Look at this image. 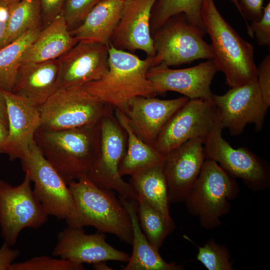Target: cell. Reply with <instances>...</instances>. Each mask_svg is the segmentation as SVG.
<instances>
[{"mask_svg":"<svg viewBox=\"0 0 270 270\" xmlns=\"http://www.w3.org/2000/svg\"><path fill=\"white\" fill-rule=\"evenodd\" d=\"M100 122L67 130H50L39 127L36 130L34 140L40 152L68 184L87 176L98 160Z\"/></svg>","mask_w":270,"mask_h":270,"instance_id":"1","label":"cell"},{"mask_svg":"<svg viewBox=\"0 0 270 270\" xmlns=\"http://www.w3.org/2000/svg\"><path fill=\"white\" fill-rule=\"evenodd\" d=\"M201 16L211 40L212 60L224 74L226 84L232 88L257 82L254 46L224 20L214 0H204Z\"/></svg>","mask_w":270,"mask_h":270,"instance_id":"2","label":"cell"},{"mask_svg":"<svg viewBox=\"0 0 270 270\" xmlns=\"http://www.w3.org/2000/svg\"><path fill=\"white\" fill-rule=\"evenodd\" d=\"M152 57L140 59L126 50L108 44V70L99 80L81 87L114 109L124 112L132 98L156 94L146 74L152 66Z\"/></svg>","mask_w":270,"mask_h":270,"instance_id":"3","label":"cell"},{"mask_svg":"<svg viewBox=\"0 0 270 270\" xmlns=\"http://www.w3.org/2000/svg\"><path fill=\"white\" fill-rule=\"evenodd\" d=\"M76 204L79 227L90 226L99 232L118 236L132 244L133 234L129 214L112 190L95 185L86 176L68 184Z\"/></svg>","mask_w":270,"mask_h":270,"instance_id":"4","label":"cell"},{"mask_svg":"<svg viewBox=\"0 0 270 270\" xmlns=\"http://www.w3.org/2000/svg\"><path fill=\"white\" fill-rule=\"evenodd\" d=\"M240 192L238 184L213 160L206 158L198 177L184 200L192 214L208 230L220 226V218L231 208L230 200Z\"/></svg>","mask_w":270,"mask_h":270,"instance_id":"5","label":"cell"},{"mask_svg":"<svg viewBox=\"0 0 270 270\" xmlns=\"http://www.w3.org/2000/svg\"><path fill=\"white\" fill-rule=\"evenodd\" d=\"M22 168L34 184V192L46 212L68 226L80 228L74 200L68 184L46 159L34 140L20 159Z\"/></svg>","mask_w":270,"mask_h":270,"instance_id":"6","label":"cell"},{"mask_svg":"<svg viewBox=\"0 0 270 270\" xmlns=\"http://www.w3.org/2000/svg\"><path fill=\"white\" fill-rule=\"evenodd\" d=\"M110 106L81 86L60 88L38 108L40 128L59 130L95 124Z\"/></svg>","mask_w":270,"mask_h":270,"instance_id":"7","label":"cell"},{"mask_svg":"<svg viewBox=\"0 0 270 270\" xmlns=\"http://www.w3.org/2000/svg\"><path fill=\"white\" fill-rule=\"evenodd\" d=\"M154 32L152 66L162 62L178 66L213 58L210 45L203 38L206 32L190 24L184 14L171 17Z\"/></svg>","mask_w":270,"mask_h":270,"instance_id":"8","label":"cell"},{"mask_svg":"<svg viewBox=\"0 0 270 270\" xmlns=\"http://www.w3.org/2000/svg\"><path fill=\"white\" fill-rule=\"evenodd\" d=\"M100 126V154L87 176L99 188L115 190L126 200H136V193L119 174L120 164L126 150L127 139L112 106L102 118Z\"/></svg>","mask_w":270,"mask_h":270,"instance_id":"9","label":"cell"},{"mask_svg":"<svg viewBox=\"0 0 270 270\" xmlns=\"http://www.w3.org/2000/svg\"><path fill=\"white\" fill-rule=\"evenodd\" d=\"M25 173L22 182L13 186L0 180V228L4 242L12 246L25 228H38L48 220Z\"/></svg>","mask_w":270,"mask_h":270,"instance_id":"10","label":"cell"},{"mask_svg":"<svg viewBox=\"0 0 270 270\" xmlns=\"http://www.w3.org/2000/svg\"><path fill=\"white\" fill-rule=\"evenodd\" d=\"M223 129L218 118L204 144L206 158L217 162L230 176L242 179L255 191L268 188L270 184L268 163L248 148H233L222 137Z\"/></svg>","mask_w":270,"mask_h":270,"instance_id":"11","label":"cell"},{"mask_svg":"<svg viewBox=\"0 0 270 270\" xmlns=\"http://www.w3.org/2000/svg\"><path fill=\"white\" fill-rule=\"evenodd\" d=\"M217 118V109L213 102L189 99L165 124L153 147L166 156L190 140L200 138L204 142Z\"/></svg>","mask_w":270,"mask_h":270,"instance_id":"12","label":"cell"},{"mask_svg":"<svg viewBox=\"0 0 270 270\" xmlns=\"http://www.w3.org/2000/svg\"><path fill=\"white\" fill-rule=\"evenodd\" d=\"M213 102L222 129L228 130L232 136L242 134L249 124L261 130L269 107L257 82L232 88L222 95L214 94Z\"/></svg>","mask_w":270,"mask_h":270,"instance_id":"13","label":"cell"},{"mask_svg":"<svg viewBox=\"0 0 270 270\" xmlns=\"http://www.w3.org/2000/svg\"><path fill=\"white\" fill-rule=\"evenodd\" d=\"M218 72L212 60L180 69L170 68L162 62L150 67L146 77L152 84L156 94L172 91L189 99L200 98L213 102L214 94L210 85Z\"/></svg>","mask_w":270,"mask_h":270,"instance_id":"14","label":"cell"},{"mask_svg":"<svg viewBox=\"0 0 270 270\" xmlns=\"http://www.w3.org/2000/svg\"><path fill=\"white\" fill-rule=\"evenodd\" d=\"M204 141L190 140L165 156L164 172L170 203L184 202L206 160Z\"/></svg>","mask_w":270,"mask_h":270,"instance_id":"15","label":"cell"},{"mask_svg":"<svg viewBox=\"0 0 270 270\" xmlns=\"http://www.w3.org/2000/svg\"><path fill=\"white\" fill-rule=\"evenodd\" d=\"M58 60L60 88L82 86L100 79L108 70V44L80 40Z\"/></svg>","mask_w":270,"mask_h":270,"instance_id":"16","label":"cell"},{"mask_svg":"<svg viewBox=\"0 0 270 270\" xmlns=\"http://www.w3.org/2000/svg\"><path fill=\"white\" fill-rule=\"evenodd\" d=\"M52 254L82 265L110 260L128 262L130 257L108 244L104 233L88 234L83 228L68 226L58 234Z\"/></svg>","mask_w":270,"mask_h":270,"instance_id":"17","label":"cell"},{"mask_svg":"<svg viewBox=\"0 0 270 270\" xmlns=\"http://www.w3.org/2000/svg\"><path fill=\"white\" fill-rule=\"evenodd\" d=\"M0 90L6 102L8 121V135L0 152L10 160H20L28 152L40 126L39 108L18 94Z\"/></svg>","mask_w":270,"mask_h":270,"instance_id":"18","label":"cell"},{"mask_svg":"<svg viewBox=\"0 0 270 270\" xmlns=\"http://www.w3.org/2000/svg\"><path fill=\"white\" fill-rule=\"evenodd\" d=\"M156 1L124 0L120 19L110 43L118 49L140 50L148 57L154 56L155 49L150 32V18Z\"/></svg>","mask_w":270,"mask_h":270,"instance_id":"19","label":"cell"},{"mask_svg":"<svg viewBox=\"0 0 270 270\" xmlns=\"http://www.w3.org/2000/svg\"><path fill=\"white\" fill-rule=\"evenodd\" d=\"M188 100L184 96L171 100L136 96L129 100L124 113L138 136L153 146L165 124Z\"/></svg>","mask_w":270,"mask_h":270,"instance_id":"20","label":"cell"},{"mask_svg":"<svg viewBox=\"0 0 270 270\" xmlns=\"http://www.w3.org/2000/svg\"><path fill=\"white\" fill-rule=\"evenodd\" d=\"M60 78L58 59L22 64L12 92L39 108L60 88Z\"/></svg>","mask_w":270,"mask_h":270,"instance_id":"21","label":"cell"},{"mask_svg":"<svg viewBox=\"0 0 270 270\" xmlns=\"http://www.w3.org/2000/svg\"><path fill=\"white\" fill-rule=\"evenodd\" d=\"M124 1L102 0L88 14L82 22L70 30L80 40L108 44L121 18Z\"/></svg>","mask_w":270,"mask_h":270,"instance_id":"22","label":"cell"},{"mask_svg":"<svg viewBox=\"0 0 270 270\" xmlns=\"http://www.w3.org/2000/svg\"><path fill=\"white\" fill-rule=\"evenodd\" d=\"M78 42L70 34L61 14L41 30L24 54L22 64L58 59Z\"/></svg>","mask_w":270,"mask_h":270,"instance_id":"23","label":"cell"},{"mask_svg":"<svg viewBox=\"0 0 270 270\" xmlns=\"http://www.w3.org/2000/svg\"><path fill=\"white\" fill-rule=\"evenodd\" d=\"M128 210L132 222L133 238L132 252L123 270H182V266L168 263L149 242L140 225L137 214L136 200H128L119 196Z\"/></svg>","mask_w":270,"mask_h":270,"instance_id":"24","label":"cell"},{"mask_svg":"<svg viewBox=\"0 0 270 270\" xmlns=\"http://www.w3.org/2000/svg\"><path fill=\"white\" fill-rule=\"evenodd\" d=\"M114 114L124 130L127 139L126 152L119 166L120 176H132L162 164L165 156L159 153L138 136L125 114L118 109H114Z\"/></svg>","mask_w":270,"mask_h":270,"instance_id":"25","label":"cell"},{"mask_svg":"<svg viewBox=\"0 0 270 270\" xmlns=\"http://www.w3.org/2000/svg\"><path fill=\"white\" fill-rule=\"evenodd\" d=\"M129 184L138 196L160 212L167 221L174 222L170 214V202L163 163L130 176Z\"/></svg>","mask_w":270,"mask_h":270,"instance_id":"26","label":"cell"},{"mask_svg":"<svg viewBox=\"0 0 270 270\" xmlns=\"http://www.w3.org/2000/svg\"><path fill=\"white\" fill-rule=\"evenodd\" d=\"M42 28L32 29L0 49V90L12 92L23 56Z\"/></svg>","mask_w":270,"mask_h":270,"instance_id":"27","label":"cell"},{"mask_svg":"<svg viewBox=\"0 0 270 270\" xmlns=\"http://www.w3.org/2000/svg\"><path fill=\"white\" fill-rule=\"evenodd\" d=\"M40 26L42 28L40 0H20L10 4L8 28L2 48Z\"/></svg>","mask_w":270,"mask_h":270,"instance_id":"28","label":"cell"},{"mask_svg":"<svg viewBox=\"0 0 270 270\" xmlns=\"http://www.w3.org/2000/svg\"><path fill=\"white\" fill-rule=\"evenodd\" d=\"M204 0H156L152 12L150 30L155 32L170 18L182 13L190 24L206 30L201 16Z\"/></svg>","mask_w":270,"mask_h":270,"instance_id":"29","label":"cell"},{"mask_svg":"<svg viewBox=\"0 0 270 270\" xmlns=\"http://www.w3.org/2000/svg\"><path fill=\"white\" fill-rule=\"evenodd\" d=\"M137 214L142 230L150 244L158 250L166 238L176 228L170 222L142 198L138 196Z\"/></svg>","mask_w":270,"mask_h":270,"instance_id":"30","label":"cell"},{"mask_svg":"<svg viewBox=\"0 0 270 270\" xmlns=\"http://www.w3.org/2000/svg\"><path fill=\"white\" fill-rule=\"evenodd\" d=\"M196 258L208 270H232L231 256L228 248L211 239L203 246H196Z\"/></svg>","mask_w":270,"mask_h":270,"instance_id":"31","label":"cell"},{"mask_svg":"<svg viewBox=\"0 0 270 270\" xmlns=\"http://www.w3.org/2000/svg\"><path fill=\"white\" fill-rule=\"evenodd\" d=\"M82 264L67 260L54 258L46 256H35L20 262H13L10 270H83Z\"/></svg>","mask_w":270,"mask_h":270,"instance_id":"32","label":"cell"},{"mask_svg":"<svg viewBox=\"0 0 270 270\" xmlns=\"http://www.w3.org/2000/svg\"><path fill=\"white\" fill-rule=\"evenodd\" d=\"M102 0H66L62 16L70 30L83 21L88 14Z\"/></svg>","mask_w":270,"mask_h":270,"instance_id":"33","label":"cell"},{"mask_svg":"<svg viewBox=\"0 0 270 270\" xmlns=\"http://www.w3.org/2000/svg\"><path fill=\"white\" fill-rule=\"evenodd\" d=\"M250 26V37L255 36L258 44L262 46H270V2L264 7V14L258 22H252Z\"/></svg>","mask_w":270,"mask_h":270,"instance_id":"34","label":"cell"},{"mask_svg":"<svg viewBox=\"0 0 270 270\" xmlns=\"http://www.w3.org/2000/svg\"><path fill=\"white\" fill-rule=\"evenodd\" d=\"M239 4L246 26L248 34L250 36V26L247 19L258 22L264 14V0H240Z\"/></svg>","mask_w":270,"mask_h":270,"instance_id":"35","label":"cell"},{"mask_svg":"<svg viewBox=\"0 0 270 270\" xmlns=\"http://www.w3.org/2000/svg\"><path fill=\"white\" fill-rule=\"evenodd\" d=\"M257 82L263 99L270 106V54L266 55L257 67Z\"/></svg>","mask_w":270,"mask_h":270,"instance_id":"36","label":"cell"},{"mask_svg":"<svg viewBox=\"0 0 270 270\" xmlns=\"http://www.w3.org/2000/svg\"><path fill=\"white\" fill-rule=\"evenodd\" d=\"M66 0H40L42 28L62 14Z\"/></svg>","mask_w":270,"mask_h":270,"instance_id":"37","label":"cell"},{"mask_svg":"<svg viewBox=\"0 0 270 270\" xmlns=\"http://www.w3.org/2000/svg\"><path fill=\"white\" fill-rule=\"evenodd\" d=\"M20 254L18 250H12L10 246L4 242L0 248V270H10L11 264Z\"/></svg>","mask_w":270,"mask_h":270,"instance_id":"38","label":"cell"},{"mask_svg":"<svg viewBox=\"0 0 270 270\" xmlns=\"http://www.w3.org/2000/svg\"><path fill=\"white\" fill-rule=\"evenodd\" d=\"M10 5L4 0H0V49L2 47L6 32Z\"/></svg>","mask_w":270,"mask_h":270,"instance_id":"39","label":"cell"},{"mask_svg":"<svg viewBox=\"0 0 270 270\" xmlns=\"http://www.w3.org/2000/svg\"><path fill=\"white\" fill-rule=\"evenodd\" d=\"M0 120L8 128L6 102L0 90Z\"/></svg>","mask_w":270,"mask_h":270,"instance_id":"40","label":"cell"},{"mask_svg":"<svg viewBox=\"0 0 270 270\" xmlns=\"http://www.w3.org/2000/svg\"><path fill=\"white\" fill-rule=\"evenodd\" d=\"M8 133V128L0 120V150L2 148Z\"/></svg>","mask_w":270,"mask_h":270,"instance_id":"41","label":"cell"},{"mask_svg":"<svg viewBox=\"0 0 270 270\" xmlns=\"http://www.w3.org/2000/svg\"><path fill=\"white\" fill-rule=\"evenodd\" d=\"M93 267L95 270H112L108 266L105 262H100L93 264Z\"/></svg>","mask_w":270,"mask_h":270,"instance_id":"42","label":"cell"},{"mask_svg":"<svg viewBox=\"0 0 270 270\" xmlns=\"http://www.w3.org/2000/svg\"><path fill=\"white\" fill-rule=\"evenodd\" d=\"M230 1L234 4V6L236 8L238 12L240 13V14L242 15V16L244 18L243 14H242V10H241V8L239 4L238 0H230Z\"/></svg>","mask_w":270,"mask_h":270,"instance_id":"43","label":"cell"},{"mask_svg":"<svg viewBox=\"0 0 270 270\" xmlns=\"http://www.w3.org/2000/svg\"><path fill=\"white\" fill-rule=\"evenodd\" d=\"M10 5L17 2L20 0H4Z\"/></svg>","mask_w":270,"mask_h":270,"instance_id":"44","label":"cell"},{"mask_svg":"<svg viewBox=\"0 0 270 270\" xmlns=\"http://www.w3.org/2000/svg\"></svg>","mask_w":270,"mask_h":270,"instance_id":"45","label":"cell"}]
</instances>
